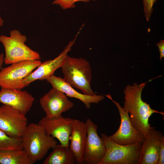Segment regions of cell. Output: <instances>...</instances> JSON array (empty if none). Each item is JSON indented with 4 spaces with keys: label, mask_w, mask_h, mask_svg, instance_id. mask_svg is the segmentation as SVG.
I'll return each instance as SVG.
<instances>
[{
    "label": "cell",
    "mask_w": 164,
    "mask_h": 164,
    "mask_svg": "<svg viewBox=\"0 0 164 164\" xmlns=\"http://www.w3.org/2000/svg\"><path fill=\"white\" fill-rule=\"evenodd\" d=\"M61 68L63 79L66 82L80 90L84 94L90 95L95 94L91 86V69L87 60L67 55Z\"/></svg>",
    "instance_id": "3957f363"
},
{
    "label": "cell",
    "mask_w": 164,
    "mask_h": 164,
    "mask_svg": "<svg viewBox=\"0 0 164 164\" xmlns=\"http://www.w3.org/2000/svg\"><path fill=\"white\" fill-rule=\"evenodd\" d=\"M40 60H26L11 64L0 70V87L22 90L26 87L23 80L41 63Z\"/></svg>",
    "instance_id": "8992f818"
},
{
    "label": "cell",
    "mask_w": 164,
    "mask_h": 164,
    "mask_svg": "<svg viewBox=\"0 0 164 164\" xmlns=\"http://www.w3.org/2000/svg\"><path fill=\"white\" fill-rule=\"evenodd\" d=\"M74 119L62 115L52 118L45 117L38 123L43 127L47 135L57 139L61 145L69 146V138Z\"/></svg>",
    "instance_id": "7c38bea8"
},
{
    "label": "cell",
    "mask_w": 164,
    "mask_h": 164,
    "mask_svg": "<svg viewBox=\"0 0 164 164\" xmlns=\"http://www.w3.org/2000/svg\"><path fill=\"white\" fill-rule=\"evenodd\" d=\"M105 95L116 106L121 118L119 127L114 133L108 136L109 138L116 143L123 145L143 142V137L133 125L129 114L125 107H121L118 102L114 100L110 94Z\"/></svg>",
    "instance_id": "52a82bcc"
},
{
    "label": "cell",
    "mask_w": 164,
    "mask_h": 164,
    "mask_svg": "<svg viewBox=\"0 0 164 164\" xmlns=\"http://www.w3.org/2000/svg\"><path fill=\"white\" fill-rule=\"evenodd\" d=\"M4 55L2 53L0 54V70L2 67L3 63H4Z\"/></svg>",
    "instance_id": "cb8c5ba5"
},
{
    "label": "cell",
    "mask_w": 164,
    "mask_h": 164,
    "mask_svg": "<svg viewBox=\"0 0 164 164\" xmlns=\"http://www.w3.org/2000/svg\"><path fill=\"white\" fill-rule=\"evenodd\" d=\"M87 137L83 156V162L88 164H100L106 151L104 142L98 135L97 125L90 119H87Z\"/></svg>",
    "instance_id": "9c48e42d"
},
{
    "label": "cell",
    "mask_w": 164,
    "mask_h": 164,
    "mask_svg": "<svg viewBox=\"0 0 164 164\" xmlns=\"http://www.w3.org/2000/svg\"><path fill=\"white\" fill-rule=\"evenodd\" d=\"M34 100L26 91L3 88L0 91V103L25 115L30 110Z\"/></svg>",
    "instance_id": "5bb4252c"
},
{
    "label": "cell",
    "mask_w": 164,
    "mask_h": 164,
    "mask_svg": "<svg viewBox=\"0 0 164 164\" xmlns=\"http://www.w3.org/2000/svg\"><path fill=\"white\" fill-rule=\"evenodd\" d=\"M27 122L25 114L6 105L0 106V130L8 136L22 138Z\"/></svg>",
    "instance_id": "ba28073f"
},
{
    "label": "cell",
    "mask_w": 164,
    "mask_h": 164,
    "mask_svg": "<svg viewBox=\"0 0 164 164\" xmlns=\"http://www.w3.org/2000/svg\"><path fill=\"white\" fill-rule=\"evenodd\" d=\"M22 149V138L12 137L0 130V151Z\"/></svg>",
    "instance_id": "d6986e66"
},
{
    "label": "cell",
    "mask_w": 164,
    "mask_h": 164,
    "mask_svg": "<svg viewBox=\"0 0 164 164\" xmlns=\"http://www.w3.org/2000/svg\"><path fill=\"white\" fill-rule=\"evenodd\" d=\"M39 102L45 117L48 118L60 116L74 105L64 93L53 87L40 99Z\"/></svg>",
    "instance_id": "30bf717a"
},
{
    "label": "cell",
    "mask_w": 164,
    "mask_h": 164,
    "mask_svg": "<svg viewBox=\"0 0 164 164\" xmlns=\"http://www.w3.org/2000/svg\"><path fill=\"white\" fill-rule=\"evenodd\" d=\"M147 82L138 84L135 83L132 85H127L124 90V106L129 114L133 125L142 135L144 138L152 127L149 119L153 114H163L164 113L154 110L149 104L142 98V90Z\"/></svg>",
    "instance_id": "6da1fadb"
},
{
    "label": "cell",
    "mask_w": 164,
    "mask_h": 164,
    "mask_svg": "<svg viewBox=\"0 0 164 164\" xmlns=\"http://www.w3.org/2000/svg\"><path fill=\"white\" fill-rule=\"evenodd\" d=\"M87 137L85 122L74 119L69 136V147L77 164L82 163L84 147Z\"/></svg>",
    "instance_id": "2e32d148"
},
{
    "label": "cell",
    "mask_w": 164,
    "mask_h": 164,
    "mask_svg": "<svg viewBox=\"0 0 164 164\" xmlns=\"http://www.w3.org/2000/svg\"><path fill=\"white\" fill-rule=\"evenodd\" d=\"M27 39L19 30L11 31L9 36H0V42L5 49L4 63L11 64L26 60H40L41 57L37 52L32 50L25 44Z\"/></svg>",
    "instance_id": "277c9868"
},
{
    "label": "cell",
    "mask_w": 164,
    "mask_h": 164,
    "mask_svg": "<svg viewBox=\"0 0 164 164\" xmlns=\"http://www.w3.org/2000/svg\"><path fill=\"white\" fill-rule=\"evenodd\" d=\"M22 138V149L35 162L43 159L57 144L55 138L47 135L39 123L28 125Z\"/></svg>",
    "instance_id": "7a4b0ae2"
},
{
    "label": "cell",
    "mask_w": 164,
    "mask_h": 164,
    "mask_svg": "<svg viewBox=\"0 0 164 164\" xmlns=\"http://www.w3.org/2000/svg\"><path fill=\"white\" fill-rule=\"evenodd\" d=\"M101 136L106 151L100 164H138L142 142L121 145L112 141L105 133L102 134Z\"/></svg>",
    "instance_id": "5b68a950"
},
{
    "label": "cell",
    "mask_w": 164,
    "mask_h": 164,
    "mask_svg": "<svg viewBox=\"0 0 164 164\" xmlns=\"http://www.w3.org/2000/svg\"><path fill=\"white\" fill-rule=\"evenodd\" d=\"M164 140L162 133L152 127L142 142L138 164H157L161 144Z\"/></svg>",
    "instance_id": "4fadbf2b"
},
{
    "label": "cell",
    "mask_w": 164,
    "mask_h": 164,
    "mask_svg": "<svg viewBox=\"0 0 164 164\" xmlns=\"http://www.w3.org/2000/svg\"><path fill=\"white\" fill-rule=\"evenodd\" d=\"M156 46L158 47L160 53V60L164 57V40H160L156 44Z\"/></svg>",
    "instance_id": "603a6c76"
},
{
    "label": "cell",
    "mask_w": 164,
    "mask_h": 164,
    "mask_svg": "<svg viewBox=\"0 0 164 164\" xmlns=\"http://www.w3.org/2000/svg\"><path fill=\"white\" fill-rule=\"evenodd\" d=\"M157 0H143L145 16L149 21L153 11V6Z\"/></svg>",
    "instance_id": "44dd1931"
},
{
    "label": "cell",
    "mask_w": 164,
    "mask_h": 164,
    "mask_svg": "<svg viewBox=\"0 0 164 164\" xmlns=\"http://www.w3.org/2000/svg\"><path fill=\"white\" fill-rule=\"evenodd\" d=\"M53 88L64 93L67 96L77 99L81 101L87 109L90 108L91 103H98L104 99L103 95H87L81 94L76 91L61 77L54 74L46 80Z\"/></svg>",
    "instance_id": "9a60e30c"
},
{
    "label": "cell",
    "mask_w": 164,
    "mask_h": 164,
    "mask_svg": "<svg viewBox=\"0 0 164 164\" xmlns=\"http://www.w3.org/2000/svg\"><path fill=\"white\" fill-rule=\"evenodd\" d=\"M79 32L74 39L70 42L63 51L59 56L53 60H50L41 63L28 76L24 78L22 82L26 87L31 83L37 80H46L54 74L55 71L61 67L63 64L68 53L71 50Z\"/></svg>",
    "instance_id": "8fae6325"
},
{
    "label": "cell",
    "mask_w": 164,
    "mask_h": 164,
    "mask_svg": "<svg viewBox=\"0 0 164 164\" xmlns=\"http://www.w3.org/2000/svg\"><path fill=\"white\" fill-rule=\"evenodd\" d=\"M44 160L43 164H74L75 158L69 146L57 144Z\"/></svg>",
    "instance_id": "e0dca14e"
},
{
    "label": "cell",
    "mask_w": 164,
    "mask_h": 164,
    "mask_svg": "<svg viewBox=\"0 0 164 164\" xmlns=\"http://www.w3.org/2000/svg\"><path fill=\"white\" fill-rule=\"evenodd\" d=\"M91 0L96 1L97 0H55L52 4L59 5L63 9H66L75 8V3L77 2L81 1L87 2Z\"/></svg>",
    "instance_id": "ffe728a7"
},
{
    "label": "cell",
    "mask_w": 164,
    "mask_h": 164,
    "mask_svg": "<svg viewBox=\"0 0 164 164\" xmlns=\"http://www.w3.org/2000/svg\"><path fill=\"white\" fill-rule=\"evenodd\" d=\"M34 163L23 149L0 151L1 164H33Z\"/></svg>",
    "instance_id": "ac0fdd59"
},
{
    "label": "cell",
    "mask_w": 164,
    "mask_h": 164,
    "mask_svg": "<svg viewBox=\"0 0 164 164\" xmlns=\"http://www.w3.org/2000/svg\"><path fill=\"white\" fill-rule=\"evenodd\" d=\"M4 21L2 17L0 16V30L1 27L3 25Z\"/></svg>",
    "instance_id": "d4e9b609"
},
{
    "label": "cell",
    "mask_w": 164,
    "mask_h": 164,
    "mask_svg": "<svg viewBox=\"0 0 164 164\" xmlns=\"http://www.w3.org/2000/svg\"><path fill=\"white\" fill-rule=\"evenodd\" d=\"M164 164V140L162 142L159 152V158L157 164Z\"/></svg>",
    "instance_id": "7402d4cb"
}]
</instances>
